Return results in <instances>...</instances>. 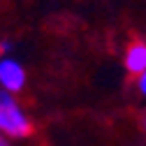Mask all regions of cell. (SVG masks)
I'll list each match as a JSON object with an SVG mask.
<instances>
[{
    "instance_id": "cell-4",
    "label": "cell",
    "mask_w": 146,
    "mask_h": 146,
    "mask_svg": "<svg viewBox=\"0 0 146 146\" xmlns=\"http://www.w3.org/2000/svg\"><path fill=\"white\" fill-rule=\"evenodd\" d=\"M137 90L146 98V72H141V74L137 77Z\"/></svg>"
},
{
    "instance_id": "cell-1",
    "label": "cell",
    "mask_w": 146,
    "mask_h": 146,
    "mask_svg": "<svg viewBox=\"0 0 146 146\" xmlns=\"http://www.w3.org/2000/svg\"><path fill=\"white\" fill-rule=\"evenodd\" d=\"M0 135L7 139H26L33 135V123L14 93L0 88Z\"/></svg>"
},
{
    "instance_id": "cell-8",
    "label": "cell",
    "mask_w": 146,
    "mask_h": 146,
    "mask_svg": "<svg viewBox=\"0 0 146 146\" xmlns=\"http://www.w3.org/2000/svg\"><path fill=\"white\" fill-rule=\"evenodd\" d=\"M0 139H5V137H3V135H0Z\"/></svg>"
},
{
    "instance_id": "cell-2",
    "label": "cell",
    "mask_w": 146,
    "mask_h": 146,
    "mask_svg": "<svg viewBox=\"0 0 146 146\" xmlns=\"http://www.w3.org/2000/svg\"><path fill=\"white\" fill-rule=\"evenodd\" d=\"M26 79V70L16 58H0V88L16 95L23 90Z\"/></svg>"
},
{
    "instance_id": "cell-3",
    "label": "cell",
    "mask_w": 146,
    "mask_h": 146,
    "mask_svg": "<svg viewBox=\"0 0 146 146\" xmlns=\"http://www.w3.org/2000/svg\"><path fill=\"white\" fill-rule=\"evenodd\" d=\"M123 63H125V70L130 72L132 77H139L141 72H146V42L137 40V42L127 44Z\"/></svg>"
},
{
    "instance_id": "cell-7",
    "label": "cell",
    "mask_w": 146,
    "mask_h": 146,
    "mask_svg": "<svg viewBox=\"0 0 146 146\" xmlns=\"http://www.w3.org/2000/svg\"><path fill=\"white\" fill-rule=\"evenodd\" d=\"M0 58H3V44H0Z\"/></svg>"
},
{
    "instance_id": "cell-5",
    "label": "cell",
    "mask_w": 146,
    "mask_h": 146,
    "mask_svg": "<svg viewBox=\"0 0 146 146\" xmlns=\"http://www.w3.org/2000/svg\"><path fill=\"white\" fill-rule=\"evenodd\" d=\"M0 146H12V144H9L7 139H0Z\"/></svg>"
},
{
    "instance_id": "cell-6",
    "label": "cell",
    "mask_w": 146,
    "mask_h": 146,
    "mask_svg": "<svg viewBox=\"0 0 146 146\" xmlns=\"http://www.w3.org/2000/svg\"><path fill=\"white\" fill-rule=\"evenodd\" d=\"M141 130H144V132H146V116H144V118H141Z\"/></svg>"
}]
</instances>
